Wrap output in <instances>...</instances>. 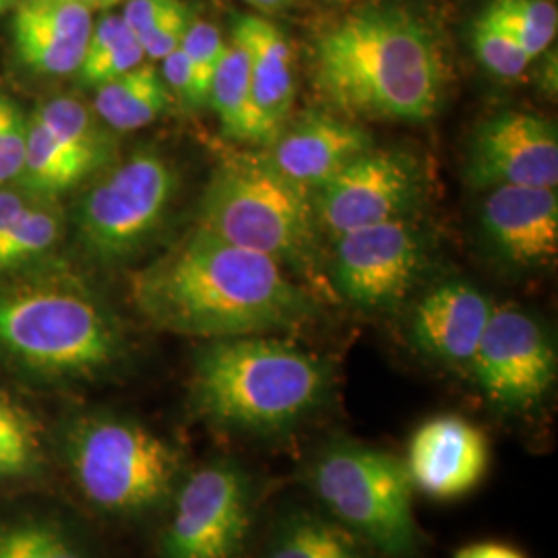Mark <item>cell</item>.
<instances>
[{"label": "cell", "mask_w": 558, "mask_h": 558, "mask_svg": "<svg viewBox=\"0 0 558 558\" xmlns=\"http://www.w3.org/2000/svg\"><path fill=\"white\" fill-rule=\"evenodd\" d=\"M131 300L161 331L207 341L294 331L319 315V302L278 260L201 226L141 267Z\"/></svg>", "instance_id": "6da1fadb"}, {"label": "cell", "mask_w": 558, "mask_h": 558, "mask_svg": "<svg viewBox=\"0 0 558 558\" xmlns=\"http://www.w3.org/2000/svg\"><path fill=\"white\" fill-rule=\"evenodd\" d=\"M313 81L345 119L422 122L440 108L447 66L437 36L420 17L403 9H362L320 32Z\"/></svg>", "instance_id": "7a4b0ae2"}, {"label": "cell", "mask_w": 558, "mask_h": 558, "mask_svg": "<svg viewBox=\"0 0 558 558\" xmlns=\"http://www.w3.org/2000/svg\"><path fill=\"white\" fill-rule=\"evenodd\" d=\"M331 366L274 336L209 339L197 350L191 403L209 426L253 439L281 437L319 414Z\"/></svg>", "instance_id": "3957f363"}, {"label": "cell", "mask_w": 558, "mask_h": 558, "mask_svg": "<svg viewBox=\"0 0 558 558\" xmlns=\"http://www.w3.org/2000/svg\"><path fill=\"white\" fill-rule=\"evenodd\" d=\"M0 352L46 377H87L120 359L122 336L85 288L36 279L0 292Z\"/></svg>", "instance_id": "277c9868"}, {"label": "cell", "mask_w": 558, "mask_h": 558, "mask_svg": "<svg viewBox=\"0 0 558 558\" xmlns=\"http://www.w3.org/2000/svg\"><path fill=\"white\" fill-rule=\"evenodd\" d=\"M304 480L323 513L385 558H418L422 534L405 461L362 440L336 437L311 456Z\"/></svg>", "instance_id": "5b68a950"}, {"label": "cell", "mask_w": 558, "mask_h": 558, "mask_svg": "<svg viewBox=\"0 0 558 558\" xmlns=\"http://www.w3.org/2000/svg\"><path fill=\"white\" fill-rule=\"evenodd\" d=\"M199 226L296 267L311 263L317 240L311 193L281 177L265 151H239L218 163L199 201Z\"/></svg>", "instance_id": "8992f818"}, {"label": "cell", "mask_w": 558, "mask_h": 558, "mask_svg": "<svg viewBox=\"0 0 558 558\" xmlns=\"http://www.w3.org/2000/svg\"><path fill=\"white\" fill-rule=\"evenodd\" d=\"M69 465L81 495L112 515L158 509L179 486L182 456L137 420L96 414L69 437Z\"/></svg>", "instance_id": "52a82bcc"}, {"label": "cell", "mask_w": 558, "mask_h": 558, "mask_svg": "<svg viewBox=\"0 0 558 558\" xmlns=\"http://www.w3.org/2000/svg\"><path fill=\"white\" fill-rule=\"evenodd\" d=\"M179 193L174 166L140 149L92 184L77 209L83 251L98 263L131 259L158 234Z\"/></svg>", "instance_id": "ba28073f"}, {"label": "cell", "mask_w": 558, "mask_h": 558, "mask_svg": "<svg viewBox=\"0 0 558 558\" xmlns=\"http://www.w3.org/2000/svg\"><path fill=\"white\" fill-rule=\"evenodd\" d=\"M170 521L161 534L163 558H239L251 536L259 488L236 459L221 458L177 486Z\"/></svg>", "instance_id": "9c48e42d"}, {"label": "cell", "mask_w": 558, "mask_h": 558, "mask_svg": "<svg viewBox=\"0 0 558 558\" xmlns=\"http://www.w3.org/2000/svg\"><path fill=\"white\" fill-rule=\"evenodd\" d=\"M470 375L500 414L534 412L555 387L557 350L538 319L518 306H495Z\"/></svg>", "instance_id": "30bf717a"}, {"label": "cell", "mask_w": 558, "mask_h": 558, "mask_svg": "<svg viewBox=\"0 0 558 558\" xmlns=\"http://www.w3.org/2000/svg\"><path fill=\"white\" fill-rule=\"evenodd\" d=\"M418 163L399 149H366L317 189L315 221L331 239L352 230L403 218L418 199Z\"/></svg>", "instance_id": "8fae6325"}, {"label": "cell", "mask_w": 558, "mask_h": 558, "mask_svg": "<svg viewBox=\"0 0 558 558\" xmlns=\"http://www.w3.org/2000/svg\"><path fill=\"white\" fill-rule=\"evenodd\" d=\"M422 259V240L410 221H383L336 239L333 281L348 304L383 313L410 294Z\"/></svg>", "instance_id": "7c38bea8"}, {"label": "cell", "mask_w": 558, "mask_h": 558, "mask_svg": "<svg viewBox=\"0 0 558 558\" xmlns=\"http://www.w3.org/2000/svg\"><path fill=\"white\" fill-rule=\"evenodd\" d=\"M468 177L482 189L542 186L557 189V126L544 117L507 110L480 124Z\"/></svg>", "instance_id": "4fadbf2b"}, {"label": "cell", "mask_w": 558, "mask_h": 558, "mask_svg": "<svg viewBox=\"0 0 558 558\" xmlns=\"http://www.w3.org/2000/svg\"><path fill=\"white\" fill-rule=\"evenodd\" d=\"M403 461L420 495L435 500L461 499L486 478L490 442L472 420L440 414L414 430Z\"/></svg>", "instance_id": "5bb4252c"}, {"label": "cell", "mask_w": 558, "mask_h": 558, "mask_svg": "<svg viewBox=\"0 0 558 558\" xmlns=\"http://www.w3.org/2000/svg\"><path fill=\"white\" fill-rule=\"evenodd\" d=\"M371 147V135L352 120L329 112H306L294 122H286L267 145L265 156L281 177L313 195Z\"/></svg>", "instance_id": "9a60e30c"}, {"label": "cell", "mask_w": 558, "mask_h": 558, "mask_svg": "<svg viewBox=\"0 0 558 558\" xmlns=\"http://www.w3.org/2000/svg\"><path fill=\"white\" fill-rule=\"evenodd\" d=\"M232 40L244 46L251 62L246 143L269 145L286 126L296 100L292 46L278 25L259 15H236Z\"/></svg>", "instance_id": "2e32d148"}, {"label": "cell", "mask_w": 558, "mask_h": 558, "mask_svg": "<svg viewBox=\"0 0 558 558\" xmlns=\"http://www.w3.org/2000/svg\"><path fill=\"white\" fill-rule=\"evenodd\" d=\"M482 226L500 257L538 267L558 255L557 189L497 186L482 205Z\"/></svg>", "instance_id": "e0dca14e"}, {"label": "cell", "mask_w": 558, "mask_h": 558, "mask_svg": "<svg viewBox=\"0 0 558 558\" xmlns=\"http://www.w3.org/2000/svg\"><path fill=\"white\" fill-rule=\"evenodd\" d=\"M495 304L468 281H445L422 296L410 319L414 348L435 362L468 368Z\"/></svg>", "instance_id": "ac0fdd59"}, {"label": "cell", "mask_w": 558, "mask_h": 558, "mask_svg": "<svg viewBox=\"0 0 558 558\" xmlns=\"http://www.w3.org/2000/svg\"><path fill=\"white\" fill-rule=\"evenodd\" d=\"M94 29L92 9L69 0H17L11 34L21 62L48 77L80 71Z\"/></svg>", "instance_id": "d6986e66"}, {"label": "cell", "mask_w": 558, "mask_h": 558, "mask_svg": "<svg viewBox=\"0 0 558 558\" xmlns=\"http://www.w3.org/2000/svg\"><path fill=\"white\" fill-rule=\"evenodd\" d=\"M259 558H375V553L327 513L292 509L274 523Z\"/></svg>", "instance_id": "ffe728a7"}, {"label": "cell", "mask_w": 558, "mask_h": 558, "mask_svg": "<svg viewBox=\"0 0 558 558\" xmlns=\"http://www.w3.org/2000/svg\"><path fill=\"white\" fill-rule=\"evenodd\" d=\"M170 92L151 62L96 87L94 112L110 129L131 133L160 119L170 108Z\"/></svg>", "instance_id": "44dd1931"}, {"label": "cell", "mask_w": 558, "mask_h": 558, "mask_svg": "<svg viewBox=\"0 0 558 558\" xmlns=\"http://www.w3.org/2000/svg\"><path fill=\"white\" fill-rule=\"evenodd\" d=\"M100 168V163L57 140L38 120L27 119L20 182L38 199H57Z\"/></svg>", "instance_id": "7402d4cb"}, {"label": "cell", "mask_w": 558, "mask_h": 558, "mask_svg": "<svg viewBox=\"0 0 558 558\" xmlns=\"http://www.w3.org/2000/svg\"><path fill=\"white\" fill-rule=\"evenodd\" d=\"M145 62V52L137 36L124 25L120 15H106L94 23L89 44L80 71L75 73L83 85L98 87L117 80Z\"/></svg>", "instance_id": "603a6c76"}, {"label": "cell", "mask_w": 558, "mask_h": 558, "mask_svg": "<svg viewBox=\"0 0 558 558\" xmlns=\"http://www.w3.org/2000/svg\"><path fill=\"white\" fill-rule=\"evenodd\" d=\"M207 106L214 108L226 137L246 143L251 114V62L240 41H228L214 71Z\"/></svg>", "instance_id": "cb8c5ba5"}, {"label": "cell", "mask_w": 558, "mask_h": 558, "mask_svg": "<svg viewBox=\"0 0 558 558\" xmlns=\"http://www.w3.org/2000/svg\"><path fill=\"white\" fill-rule=\"evenodd\" d=\"M32 119L38 120L57 140L92 158L101 168L112 158V143L96 120V112L73 98L46 100Z\"/></svg>", "instance_id": "d4e9b609"}, {"label": "cell", "mask_w": 558, "mask_h": 558, "mask_svg": "<svg viewBox=\"0 0 558 558\" xmlns=\"http://www.w3.org/2000/svg\"><path fill=\"white\" fill-rule=\"evenodd\" d=\"M62 218L50 201L25 205L20 218L0 239V271L20 269L48 253L60 239Z\"/></svg>", "instance_id": "484cf974"}, {"label": "cell", "mask_w": 558, "mask_h": 558, "mask_svg": "<svg viewBox=\"0 0 558 558\" xmlns=\"http://www.w3.org/2000/svg\"><path fill=\"white\" fill-rule=\"evenodd\" d=\"M532 57L557 38V7L550 0H490L482 11Z\"/></svg>", "instance_id": "4316f807"}, {"label": "cell", "mask_w": 558, "mask_h": 558, "mask_svg": "<svg viewBox=\"0 0 558 558\" xmlns=\"http://www.w3.org/2000/svg\"><path fill=\"white\" fill-rule=\"evenodd\" d=\"M44 440L38 420L0 393V478L29 476L40 468Z\"/></svg>", "instance_id": "83f0119b"}, {"label": "cell", "mask_w": 558, "mask_h": 558, "mask_svg": "<svg viewBox=\"0 0 558 558\" xmlns=\"http://www.w3.org/2000/svg\"><path fill=\"white\" fill-rule=\"evenodd\" d=\"M472 48L480 62L500 80H518L534 60L484 13L472 25Z\"/></svg>", "instance_id": "f1b7e54d"}, {"label": "cell", "mask_w": 558, "mask_h": 558, "mask_svg": "<svg viewBox=\"0 0 558 558\" xmlns=\"http://www.w3.org/2000/svg\"><path fill=\"white\" fill-rule=\"evenodd\" d=\"M0 558H87L57 527L17 523L0 527Z\"/></svg>", "instance_id": "f546056e"}, {"label": "cell", "mask_w": 558, "mask_h": 558, "mask_svg": "<svg viewBox=\"0 0 558 558\" xmlns=\"http://www.w3.org/2000/svg\"><path fill=\"white\" fill-rule=\"evenodd\" d=\"M226 46H228V41L221 38L220 29L214 23L195 20V17L191 21V25L182 38V44H180V50L191 62V69L195 73L197 87L205 100V106L209 100V87L214 80V71L220 62Z\"/></svg>", "instance_id": "4dcf8cb0"}, {"label": "cell", "mask_w": 558, "mask_h": 558, "mask_svg": "<svg viewBox=\"0 0 558 558\" xmlns=\"http://www.w3.org/2000/svg\"><path fill=\"white\" fill-rule=\"evenodd\" d=\"M27 140V117L9 96L0 94V186L20 182Z\"/></svg>", "instance_id": "1f68e13d"}, {"label": "cell", "mask_w": 558, "mask_h": 558, "mask_svg": "<svg viewBox=\"0 0 558 558\" xmlns=\"http://www.w3.org/2000/svg\"><path fill=\"white\" fill-rule=\"evenodd\" d=\"M191 21L193 11L189 9V4H184L182 0H174L160 20L137 38L145 52V59H166L168 54L179 50Z\"/></svg>", "instance_id": "d6a6232c"}, {"label": "cell", "mask_w": 558, "mask_h": 558, "mask_svg": "<svg viewBox=\"0 0 558 558\" xmlns=\"http://www.w3.org/2000/svg\"><path fill=\"white\" fill-rule=\"evenodd\" d=\"M161 80L166 83L170 96L186 106V108H201L205 106V100L201 96L199 87L195 73L191 69V62L182 50H174L166 59H161Z\"/></svg>", "instance_id": "836d02e7"}, {"label": "cell", "mask_w": 558, "mask_h": 558, "mask_svg": "<svg viewBox=\"0 0 558 558\" xmlns=\"http://www.w3.org/2000/svg\"><path fill=\"white\" fill-rule=\"evenodd\" d=\"M174 0H126L120 17L124 25L140 38L161 15Z\"/></svg>", "instance_id": "e575fe53"}, {"label": "cell", "mask_w": 558, "mask_h": 558, "mask_svg": "<svg viewBox=\"0 0 558 558\" xmlns=\"http://www.w3.org/2000/svg\"><path fill=\"white\" fill-rule=\"evenodd\" d=\"M453 558H527L521 550L502 542H476L463 546Z\"/></svg>", "instance_id": "d590c367"}, {"label": "cell", "mask_w": 558, "mask_h": 558, "mask_svg": "<svg viewBox=\"0 0 558 558\" xmlns=\"http://www.w3.org/2000/svg\"><path fill=\"white\" fill-rule=\"evenodd\" d=\"M25 205H27V201L23 199L20 193L0 189V239L7 234L11 223L20 218Z\"/></svg>", "instance_id": "8d00e7d4"}, {"label": "cell", "mask_w": 558, "mask_h": 558, "mask_svg": "<svg viewBox=\"0 0 558 558\" xmlns=\"http://www.w3.org/2000/svg\"><path fill=\"white\" fill-rule=\"evenodd\" d=\"M290 4H292V0H253L251 7H255L260 13H278Z\"/></svg>", "instance_id": "74e56055"}, {"label": "cell", "mask_w": 558, "mask_h": 558, "mask_svg": "<svg viewBox=\"0 0 558 558\" xmlns=\"http://www.w3.org/2000/svg\"><path fill=\"white\" fill-rule=\"evenodd\" d=\"M69 2H77V4H83V7H87V9H108V7H114V4H119L122 0H69Z\"/></svg>", "instance_id": "f35d334b"}, {"label": "cell", "mask_w": 558, "mask_h": 558, "mask_svg": "<svg viewBox=\"0 0 558 558\" xmlns=\"http://www.w3.org/2000/svg\"><path fill=\"white\" fill-rule=\"evenodd\" d=\"M13 2H15V0H0V15H2V13H4Z\"/></svg>", "instance_id": "ab89813d"}, {"label": "cell", "mask_w": 558, "mask_h": 558, "mask_svg": "<svg viewBox=\"0 0 558 558\" xmlns=\"http://www.w3.org/2000/svg\"><path fill=\"white\" fill-rule=\"evenodd\" d=\"M341 2H354V0H341Z\"/></svg>", "instance_id": "60d3db41"}]
</instances>
